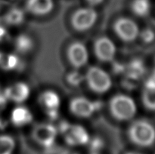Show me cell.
<instances>
[{
  "label": "cell",
  "mask_w": 155,
  "mask_h": 154,
  "mask_svg": "<svg viewBox=\"0 0 155 154\" xmlns=\"http://www.w3.org/2000/svg\"><path fill=\"white\" fill-rule=\"evenodd\" d=\"M144 107L150 111H155V78L152 77L145 82L142 94Z\"/></svg>",
  "instance_id": "4fadbf2b"
},
{
  "label": "cell",
  "mask_w": 155,
  "mask_h": 154,
  "mask_svg": "<svg viewBox=\"0 0 155 154\" xmlns=\"http://www.w3.org/2000/svg\"><path fill=\"white\" fill-rule=\"evenodd\" d=\"M131 9L136 16L145 17L151 11V2L149 0H133Z\"/></svg>",
  "instance_id": "2e32d148"
},
{
  "label": "cell",
  "mask_w": 155,
  "mask_h": 154,
  "mask_svg": "<svg viewBox=\"0 0 155 154\" xmlns=\"http://www.w3.org/2000/svg\"><path fill=\"white\" fill-rule=\"evenodd\" d=\"M94 54L100 61L110 62L116 54V46L110 38L101 36L95 41Z\"/></svg>",
  "instance_id": "ba28073f"
},
{
  "label": "cell",
  "mask_w": 155,
  "mask_h": 154,
  "mask_svg": "<svg viewBox=\"0 0 155 154\" xmlns=\"http://www.w3.org/2000/svg\"><path fill=\"white\" fill-rule=\"evenodd\" d=\"M70 110L74 116L80 118H89L96 110V104L85 97H76L71 99Z\"/></svg>",
  "instance_id": "30bf717a"
},
{
  "label": "cell",
  "mask_w": 155,
  "mask_h": 154,
  "mask_svg": "<svg viewBox=\"0 0 155 154\" xmlns=\"http://www.w3.org/2000/svg\"><path fill=\"white\" fill-rule=\"evenodd\" d=\"M98 18V13L91 7L81 8L74 12L71 23L73 28L78 32H84L92 28Z\"/></svg>",
  "instance_id": "277c9868"
},
{
  "label": "cell",
  "mask_w": 155,
  "mask_h": 154,
  "mask_svg": "<svg viewBox=\"0 0 155 154\" xmlns=\"http://www.w3.org/2000/svg\"><path fill=\"white\" fill-rule=\"evenodd\" d=\"M61 132L65 142L70 146H80L89 142V135L86 128L80 125H62Z\"/></svg>",
  "instance_id": "52a82bcc"
},
{
  "label": "cell",
  "mask_w": 155,
  "mask_h": 154,
  "mask_svg": "<svg viewBox=\"0 0 155 154\" xmlns=\"http://www.w3.org/2000/svg\"><path fill=\"white\" fill-rule=\"evenodd\" d=\"M54 7L53 0H27L26 8L35 15H45L50 13Z\"/></svg>",
  "instance_id": "5bb4252c"
},
{
  "label": "cell",
  "mask_w": 155,
  "mask_h": 154,
  "mask_svg": "<svg viewBox=\"0 0 155 154\" xmlns=\"http://www.w3.org/2000/svg\"><path fill=\"white\" fill-rule=\"evenodd\" d=\"M113 29L117 36L126 42L135 41L140 33L138 24L133 20L124 17L116 20Z\"/></svg>",
  "instance_id": "5b68a950"
},
{
  "label": "cell",
  "mask_w": 155,
  "mask_h": 154,
  "mask_svg": "<svg viewBox=\"0 0 155 154\" xmlns=\"http://www.w3.org/2000/svg\"><path fill=\"white\" fill-rule=\"evenodd\" d=\"M39 103L48 114L54 116L60 107L61 100L56 92L47 90L41 94Z\"/></svg>",
  "instance_id": "7c38bea8"
},
{
  "label": "cell",
  "mask_w": 155,
  "mask_h": 154,
  "mask_svg": "<svg viewBox=\"0 0 155 154\" xmlns=\"http://www.w3.org/2000/svg\"><path fill=\"white\" fill-rule=\"evenodd\" d=\"M88 2V4L91 6H95L101 4L104 0H86Z\"/></svg>",
  "instance_id": "cb8c5ba5"
},
{
  "label": "cell",
  "mask_w": 155,
  "mask_h": 154,
  "mask_svg": "<svg viewBox=\"0 0 155 154\" xmlns=\"http://www.w3.org/2000/svg\"><path fill=\"white\" fill-rule=\"evenodd\" d=\"M86 81L89 89L96 94H104L108 91L112 85L110 75L98 66H92L86 73Z\"/></svg>",
  "instance_id": "3957f363"
},
{
  "label": "cell",
  "mask_w": 155,
  "mask_h": 154,
  "mask_svg": "<svg viewBox=\"0 0 155 154\" xmlns=\"http://www.w3.org/2000/svg\"><path fill=\"white\" fill-rule=\"evenodd\" d=\"M33 42L31 38L26 34H21L17 37L15 40V48L20 53L25 54L32 50Z\"/></svg>",
  "instance_id": "e0dca14e"
},
{
  "label": "cell",
  "mask_w": 155,
  "mask_h": 154,
  "mask_svg": "<svg viewBox=\"0 0 155 154\" xmlns=\"http://www.w3.org/2000/svg\"><path fill=\"white\" fill-rule=\"evenodd\" d=\"M58 134L57 128L52 124L39 123L36 124L32 130V138L44 147L51 146L55 141Z\"/></svg>",
  "instance_id": "8992f818"
},
{
  "label": "cell",
  "mask_w": 155,
  "mask_h": 154,
  "mask_svg": "<svg viewBox=\"0 0 155 154\" xmlns=\"http://www.w3.org/2000/svg\"><path fill=\"white\" fill-rule=\"evenodd\" d=\"M18 63V59L16 56L10 55L2 56L0 60V66L5 69H12L16 67Z\"/></svg>",
  "instance_id": "ffe728a7"
},
{
  "label": "cell",
  "mask_w": 155,
  "mask_h": 154,
  "mask_svg": "<svg viewBox=\"0 0 155 154\" xmlns=\"http://www.w3.org/2000/svg\"><path fill=\"white\" fill-rule=\"evenodd\" d=\"M128 137L134 144L142 147H148L155 142V128L148 121L136 120L129 127Z\"/></svg>",
  "instance_id": "6da1fadb"
},
{
  "label": "cell",
  "mask_w": 155,
  "mask_h": 154,
  "mask_svg": "<svg viewBox=\"0 0 155 154\" xmlns=\"http://www.w3.org/2000/svg\"><path fill=\"white\" fill-rule=\"evenodd\" d=\"M93 154H96V153H93Z\"/></svg>",
  "instance_id": "f1b7e54d"
},
{
  "label": "cell",
  "mask_w": 155,
  "mask_h": 154,
  "mask_svg": "<svg viewBox=\"0 0 155 154\" xmlns=\"http://www.w3.org/2000/svg\"><path fill=\"white\" fill-rule=\"evenodd\" d=\"M139 36L142 42L146 44L151 43L155 39V33L151 29L147 28L139 33Z\"/></svg>",
  "instance_id": "44dd1931"
},
{
  "label": "cell",
  "mask_w": 155,
  "mask_h": 154,
  "mask_svg": "<svg viewBox=\"0 0 155 154\" xmlns=\"http://www.w3.org/2000/svg\"><path fill=\"white\" fill-rule=\"evenodd\" d=\"M11 120L15 126L21 127L28 125L33 121V115L27 107L18 106L12 110Z\"/></svg>",
  "instance_id": "9a60e30c"
},
{
  "label": "cell",
  "mask_w": 155,
  "mask_h": 154,
  "mask_svg": "<svg viewBox=\"0 0 155 154\" xmlns=\"http://www.w3.org/2000/svg\"><path fill=\"white\" fill-rule=\"evenodd\" d=\"M92 148L93 149H95V150H98V149H100V148L102 146V142L100 140H98V139H95V140H93V141L92 142Z\"/></svg>",
  "instance_id": "7402d4cb"
},
{
  "label": "cell",
  "mask_w": 155,
  "mask_h": 154,
  "mask_svg": "<svg viewBox=\"0 0 155 154\" xmlns=\"http://www.w3.org/2000/svg\"><path fill=\"white\" fill-rule=\"evenodd\" d=\"M6 35V30L4 27H0V40L3 39V38Z\"/></svg>",
  "instance_id": "d4e9b609"
},
{
  "label": "cell",
  "mask_w": 155,
  "mask_h": 154,
  "mask_svg": "<svg viewBox=\"0 0 155 154\" xmlns=\"http://www.w3.org/2000/svg\"><path fill=\"white\" fill-rule=\"evenodd\" d=\"M24 19V12L19 8L12 9L5 15V22L9 25H19Z\"/></svg>",
  "instance_id": "ac0fdd59"
},
{
  "label": "cell",
  "mask_w": 155,
  "mask_h": 154,
  "mask_svg": "<svg viewBox=\"0 0 155 154\" xmlns=\"http://www.w3.org/2000/svg\"><path fill=\"white\" fill-rule=\"evenodd\" d=\"M7 101V98H5L4 94H0V111L5 107Z\"/></svg>",
  "instance_id": "603a6c76"
},
{
  "label": "cell",
  "mask_w": 155,
  "mask_h": 154,
  "mask_svg": "<svg viewBox=\"0 0 155 154\" xmlns=\"http://www.w3.org/2000/svg\"><path fill=\"white\" fill-rule=\"evenodd\" d=\"M7 100L17 104H21L27 101L30 94V87L22 82L14 83L5 90L3 93Z\"/></svg>",
  "instance_id": "8fae6325"
},
{
  "label": "cell",
  "mask_w": 155,
  "mask_h": 154,
  "mask_svg": "<svg viewBox=\"0 0 155 154\" xmlns=\"http://www.w3.org/2000/svg\"><path fill=\"white\" fill-rule=\"evenodd\" d=\"M153 77H154V78H155V64H154V75H153Z\"/></svg>",
  "instance_id": "83f0119b"
},
{
  "label": "cell",
  "mask_w": 155,
  "mask_h": 154,
  "mask_svg": "<svg viewBox=\"0 0 155 154\" xmlns=\"http://www.w3.org/2000/svg\"><path fill=\"white\" fill-rule=\"evenodd\" d=\"M109 110L117 120L129 121L136 116L137 107L131 97L119 94L112 97L110 100Z\"/></svg>",
  "instance_id": "7a4b0ae2"
},
{
  "label": "cell",
  "mask_w": 155,
  "mask_h": 154,
  "mask_svg": "<svg viewBox=\"0 0 155 154\" xmlns=\"http://www.w3.org/2000/svg\"><path fill=\"white\" fill-rule=\"evenodd\" d=\"M60 154H77V153L70 150H63L62 152H60Z\"/></svg>",
  "instance_id": "484cf974"
},
{
  "label": "cell",
  "mask_w": 155,
  "mask_h": 154,
  "mask_svg": "<svg viewBox=\"0 0 155 154\" xmlns=\"http://www.w3.org/2000/svg\"><path fill=\"white\" fill-rule=\"evenodd\" d=\"M68 61L74 68L84 66L89 60V52L86 45L80 42H74L69 45L67 51Z\"/></svg>",
  "instance_id": "9c48e42d"
},
{
  "label": "cell",
  "mask_w": 155,
  "mask_h": 154,
  "mask_svg": "<svg viewBox=\"0 0 155 154\" xmlns=\"http://www.w3.org/2000/svg\"><path fill=\"white\" fill-rule=\"evenodd\" d=\"M127 154H142V153H139V152H127Z\"/></svg>",
  "instance_id": "4316f807"
},
{
  "label": "cell",
  "mask_w": 155,
  "mask_h": 154,
  "mask_svg": "<svg viewBox=\"0 0 155 154\" xmlns=\"http://www.w3.org/2000/svg\"><path fill=\"white\" fill-rule=\"evenodd\" d=\"M15 146L13 137L9 135H0V154H12Z\"/></svg>",
  "instance_id": "d6986e66"
}]
</instances>
